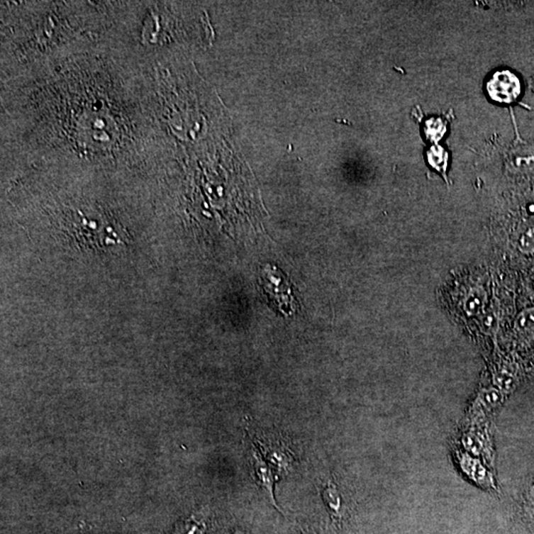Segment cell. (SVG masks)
Wrapping results in <instances>:
<instances>
[{"label": "cell", "mask_w": 534, "mask_h": 534, "mask_svg": "<svg viewBox=\"0 0 534 534\" xmlns=\"http://www.w3.org/2000/svg\"><path fill=\"white\" fill-rule=\"evenodd\" d=\"M456 445L466 452L480 458L491 468L495 464L493 433L491 421L478 423H462Z\"/></svg>", "instance_id": "obj_1"}, {"label": "cell", "mask_w": 534, "mask_h": 534, "mask_svg": "<svg viewBox=\"0 0 534 534\" xmlns=\"http://www.w3.org/2000/svg\"><path fill=\"white\" fill-rule=\"evenodd\" d=\"M260 284L268 299L280 312L284 315H292L295 312L296 301L289 282L277 267L265 265L262 268Z\"/></svg>", "instance_id": "obj_2"}, {"label": "cell", "mask_w": 534, "mask_h": 534, "mask_svg": "<svg viewBox=\"0 0 534 534\" xmlns=\"http://www.w3.org/2000/svg\"><path fill=\"white\" fill-rule=\"evenodd\" d=\"M453 460L464 477L478 488L485 491H497V480L488 464L480 458L466 452L460 446L453 445Z\"/></svg>", "instance_id": "obj_3"}, {"label": "cell", "mask_w": 534, "mask_h": 534, "mask_svg": "<svg viewBox=\"0 0 534 534\" xmlns=\"http://www.w3.org/2000/svg\"><path fill=\"white\" fill-rule=\"evenodd\" d=\"M506 397L495 386L481 387L468 407L463 423L489 422L492 413L505 402Z\"/></svg>", "instance_id": "obj_4"}, {"label": "cell", "mask_w": 534, "mask_h": 534, "mask_svg": "<svg viewBox=\"0 0 534 534\" xmlns=\"http://www.w3.org/2000/svg\"><path fill=\"white\" fill-rule=\"evenodd\" d=\"M491 99L500 104H511L521 94V80L510 71L496 72L487 85Z\"/></svg>", "instance_id": "obj_5"}, {"label": "cell", "mask_w": 534, "mask_h": 534, "mask_svg": "<svg viewBox=\"0 0 534 534\" xmlns=\"http://www.w3.org/2000/svg\"><path fill=\"white\" fill-rule=\"evenodd\" d=\"M518 384V375L510 366L497 365L492 370V385L498 388L506 396L516 390Z\"/></svg>", "instance_id": "obj_6"}, {"label": "cell", "mask_w": 534, "mask_h": 534, "mask_svg": "<svg viewBox=\"0 0 534 534\" xmlns=\"http://www.w3.org/2000/svg\"><path fill=\"white\" fill-rule=\"evenodd\" d=\"M322 496L333 520L340 521L342 518V511H340L342 510V499H340L337 486L328 481L327 485L323 488Z\"/></svg>", "instance_id": "obj_7"}, {"label": "cell", "mask_w": 534, "mask_h": 534, "mask_svg": "<svg viewBox=\"0 0 534 534\" xmlns=\"http://www.w3.org/2000/svg\"><path fill=\"white\" fill-rule=\"evenodd\" d=\"M511 164L518 170L530 169L534 167V149L521 143L511 152Z\"/></svg>", "instance_id": "obj_8"}, {"label": "cell", "mask_w": 534, "mask_h": 534, "mask_svg": "<svg viewBox=\"0 0 534 534\" xmlns=\"http://www.w3.org/2000/svg\"><path fill=\"white\" fill-rule=\"evenodd\" d=\"M485 291L480 287L471 288L464 296L462 309L468 316L477 315L483 310L486 303Z\"/></svg>", "instance_id": "obj_9"}, {"label": "cell", "mask_w": 534, "mask_h": 534, "mask_svg": "<svg viewBox=\"0 0 534 534\" xmlns=\"http://www.w3.org/2000/svg\"><path fill=\"white\" fill-rule=\"evenodd\" d=\"M515 328L520 333H534V307L521 311L516 318Z\"/></svg>", "instance_id": "obj_10"}, {"label": "cell", "mask_w": 534, "mask_h": 534, "mask_svg": "<svg viewBox=\"0 0 534 534\" xmlns=\"http://www.w3.org/2000/svg\"><path fill=\"white\" fill-rule=\"evenodd\" d=\"M518 250L525 255L534 253V228H530L521 234L518 243Z\"/></svg>", "instance_id": "obj_11"}, {"label": "cell", "mask_w": 534, "mask_h": 534, "mask_svg": "<svg viewBox=\"0 0 534 534\" xmlns=\"http://www.w3.org/2000/svg\"><path fill=\"white\" fill-rule=\"evenodd\" d=\"M203 530H204V525L191 518L187 521V523H185L179 530H177V534H201Z\"/></svg>", "instance_id": "obj_12"}, {"label": "cell", "mask_w": 534, "mask_h": 534, "mask_svg": "<svg viewBox=\"0 0 534 534\" xmlns=\"http://www.w3.org/2000/svg\"><path fill=\"white\" fill-rule=\"evenodd\" d=\"M530 295L533 296L534 299V278L533 279V282H531L530 284Z\"/></svg>", "instance_id": "obj_13"}, {"label": "cell", "mask_w": 534, "mask_h": 534, "mask_svg": "<svg viewBox=\"0 0 534 534\" xmlns=\"http://www.w3.org/2000/svg\"><path fill=\"white\" fill-rule=\"evenodd\" d=\"M530 500H531V501H533V504L534 505V484H533V486H531V488H530Z\"/></svg>", "instance_id": "obj_14"}, {"label": "cell", "mask_w": 534, "mask_h": 534, "mask_svg": "<svg viewBox=\"0 0 534 534\" xmlns=\"http://www.w3.org/2000/svg\"><path fill=\"white\" fill-rule=\"evenodd\" d=\"M234 534H245V533H244V531L237 530L235 531Z\"/></svg>", "instance_id": "obj_15"}, {"label": "cell", "mask_w": 534, "mask_h": 534, "mask_svg": "<svg viewBox=\"0 0 534 534\" xmlns=\"http://www.w3.org/2000/svg\"><path fill=\"white\" fill-rule=\"evenodd\" d=\"M303 534V533H302Z\"/></svg>", "instance_id": "obj_16"}]
</instances>
